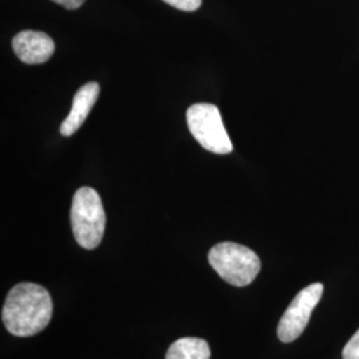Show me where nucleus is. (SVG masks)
Instances as JSON below:
<instances>
[{
    "mask_svg": "<svg viewBox=\"0 0 359 359\" xmlns=\"http://www.w3.org/2000/svg\"><path fill=\"white\" fill-rule=\"evenodd\" d=\"M53 304L48 290L38 283L15 285L6 298L1 321L15 337H31L51 322Z\"/></svg>",
    "mask_w": 359,
    "mask_h": 359,
    "instance_id": "f257e3e1",
    "label": "nucleus"
},
{
    "mask_svg": "<svg viewBox=\"0 0 359 359\" xmlns=\"http://www.w3.org/2000/svg\"><path fill=\"white\" fill-rule=\"evenodd\" d=\"M71 225L77 244L92 250L103 240L105 231V212L103 203L93 188L77 189L71 208Z\"/></svg>",
    "mask_w": 359,
    "mask_h": 359,
    "instance_id": "f03ea898",
    "label": "nucleus"
},
{
    "mask_svg": "<svg viewBox=\"0 0 359 359\" xmlns=\"http://www.w3.org/2000/svg\"><path fill=\"white\" fill-rule=\"evenodd\" d=\"M208 259L224 281L237 287L250 285L261 270L259 257L252 249L236 243L215 245Z\"/></svg>",
    "mask_w": 359,
    "mask_h": 359,
    "instance_id": "7ed1b4c3",
    "label": "nucleus"
},
{
    "mask_svg": "<svg viewBox=\"0 0 359 359\" xmlns=\"http://www.w3.org/2000/svg\"><path fill=\"white\" fill-rule=\"evenodd\" d=\"M187 123L193 137L206 151L217 154H228L233 151V144L216 105L193 104L187 111Z\"/></svg>",
    "mask_w": 359,
    "mask_h": 359,
    "instance_id": "20e7f679",
    "label": "nucleus"
},
{
    "mask_svg": "<svg viewBox=\"0 0 359 359\" xmlns=\"http://www.w3.org/2000/svg\"><path fill=\"white\" fill-rule=\"evenodd\" d=\"M323 294V285L320 283H311L302 289L283 313L277 335L283 344H290L295 341L306 329L311 313L321 301Z\"/></svg>",
    "mask_w": 359,
    "mask_h": 359,
    "instance_id": "39448f33",
    "label": "nucleus"
},
{
    "mask_svg": "<svg viewBox=\"0 0 359 359\" xmlns=\"http://www.w3.org/2000/svg\"><path fill=\"white\" fill-rule=\"evenodd\" d=\"M15 55L26 65H41L51 59L55 43L40 31H22L13 40Z\"/></svg>",
    "mask_w": 359,
    "mask_h": 359,
    "instance_id": "423d86ee",
    "label": "nucleus"
},
{
    "mask_svg": "<svg viewBox=\"0 0 359 359\" xmlns=\"http://www.w3.org/2000/svg\"><path fill=\"white\" fill-rule=\"evenodd\" d=\"M99 95H100V86L96 81H90L86 86H83L81 88H79L74 97L69 115L67 116V118L62 123V127H60V133L63 136L65 137L72 136L77 129L84 124L86 118L90 115V109L97 102Z\"/></svg>",
    "mask_w": 359,
    "mask_h": 359,
    "instance_id": "0eeeda50",
    "label": "nucleus"
},
{
    "mask_svg": "<svg viewBox=\"0 0 359 359\" xmlns=\"http://www.w3.org/2000/svg\"><path fill=\"white\" fill-rule=\"evenodd\" d=\"M165 359H210V347L201 338H180L170 345Z\"/></svg>",
    "mask_w": 359,
    "mask_h": 359,
    "instance_id": "6e6552de",
    "label": "nucleus"
},
{
    "mask_svg": "<svg viewBox=\"0 0 359 359\" xmlns=\"http://www.w3.org/2000/svg\"><path fill=\"white\" fill-rule=\"evenodd\" d=\"M169 6L181 10V11H196L200 8L203 0H164Z\"/></svg>",
    "mask_w": 359,
    "mask_h": 359,
    "instance_id": "1a4fd4ad",
    "label": "nucleus"
},
{
    "mask_svg": "<svg viewBox=\"0 0 359 359\" xmlns=\"http://www.w3.org/2000/svg\"><path fill=\"white\" fill-rule=\"evenodd\" d=\"M344 359H359V329L357 333L351 337V339L347 342L346 346L342 351Z\"/></svg>",
    "mask_w": 359,
    "mask_h": 359,
    "instance_id": "9d476101",
    "label": "nucleus"
},
{
    "mask_svg": "<svg viewBox=\"0 0 359 359\" xmlns=\"http://www.w3.org/2000/svg\"><path fill=\"white\" fill-rule=\"evenodd\" d=\"M52 1L63 6L67 10H76L80 6H83L86 0H52Z\"/></svg>",
    "mask_w": 359,
    "mask_h": 359,
    "instance_id": "9b49d317",
    "label": "nucleus"
}]
</instances>
